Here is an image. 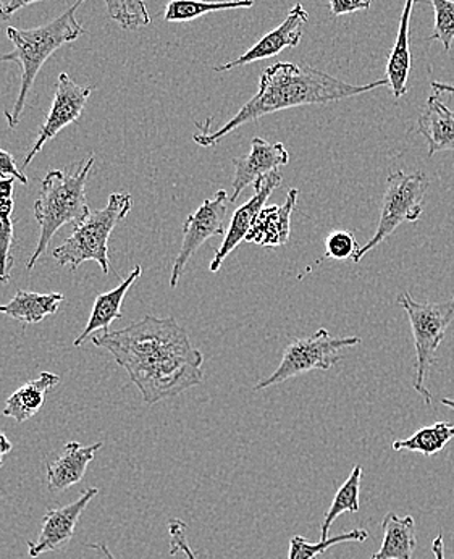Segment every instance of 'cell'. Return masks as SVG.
I'll use <instances>...</instances> for the list:
<instances>
[{
	"mask_svg": "<svg viewBox=\"0 0 454 559\" xmlns=\"http://www.w3.org/2000/svg\"><path fill=\"white\" fill-rule=\"evenodd\" d=\"M140 390L146 404L180 395L204 380V356L175 318H146L117 332L93 336Z\"/></svg>",
	"mask_w": 454,
	"mask_h": 559,
	"instance_id": "cell-1",
	"label": "cell"
},
{
	"mask_svg": "<svg viewBox=\"0 0 454 559\" xmlns=\"http://www.w3.org/2000/svg\"><path fill=\"white\" fill-rule=\"evenodd\" d=\"M389 80H377L373 83L356 84L346 83L312 69L308 66H296V63L277 62L267 67L259 79L258 93L249 99L237 116L224 127L211 133L212 119L204 123L198 121L196 127L201 133L194 134V143L203 147H212L220 143L228 133L255 121L268 114L282 112V110L295 109V107L314 106V104L336 103V100L349 99V97L361 96L371 93L380 86H386Z\"/></svg>",
	"mask_w": 454,
	"mask_h": 559,
	"instance_id": "cell-2",
	"label": "cell"
},
{
	"mask_svg": "<svg viewBox=\"0 0 454 559\" xmlns=\"http://www.w3.org/2000/svg\"><path fill=\"white\" fill-rule=\"evenodd\" d=\"M83 2L86 0H76L67 12L39 28L19 29L13 26L7 28V38L13 44V49L0 56V62H13L22 69L19 97L13 104V109L5 112L10 128H16L20 123L29 91L47 59L60 47L73 43L86 33L76 20V10Z\"/></svg>",
	"mask_w": 454,
	"mask_h": 559,
	"instance_id": "cell-3",
	"label": "cell"
},
{
	"mask_svg": "<svg viewBox=\"0 0 454 559\" xmlns=\"http://www.w3.org/2000/svg\"><path fill=\"white\" fill-rule=\"evenodd\" d=\"M94 156L73 170H49L44 177L41 191L35 202V217L39 225V240L29 258L28 271L35 269L36 262L49 249L50 241L63 225L82 224L89 215L86 198V183Z\"/></svg>",
	"mask_w": 454,
	"mask_h": 559,
	"instance_id": "cell-4",
	"label": "cell"
},
{
	"mask_svg": "<svg viewBox=\"0 0 454 559\" xmlns=\"http://www.w3.org/2000/svg\"><path fill=\"white\" fill-rule=\"evenodd\" d=\"M133 197L128 193H112L107 205L89 212L82 224L73 227L72 235L63 245L53 249L52 255L62 267L70 265L75 271L83 262L96 261L104 274L110 272L109 238L113 228L130 214Z\"/></svg>",
	"mask_w": 454,
	"mask_h": 559,
	"instance_id": "cell-5",
	"label": "cell"
},
{
	"mask_svg": "<svg viewBox=\"0 0 454 559\" xmlns=\"http://www.w3.org/2000/svg\"><path fill=\"white\" fill-rule=\"evenodd\" d=\"M398 305L405 309L411 323L416 348L414 390L427 404H432L433 396L426 386V380L435 364L437 349L445 340L446 330L454 322V296L440 302H417L406 292L398 296Z\"/></svg>",
	"mask_w": 454,
	"mask_h": 559,
	"instance_id": "cell-6",
	"label": "cell"
},
{
	"mask_svg": "<svg viewBox=\"0 0 454 559\" xmlns=\"http://www.w3.org/2000/svg\"><path fill=\"white\" fill-rule=\"evenodd\" d=\"M429 190V178L423 171H395L386 180V190L383 194L382 212L375 234L368 245L359 249L358 254L351 259L359 264L368 252L395 234L396 228L405 222L419 221L423 212V200Z\"/></svg>",
	"mask_w": 454,
	"mask_h": 559,
	"instance_id": "cell-7",
	"label": "cell"
},
{
	"mask_svg": "<svg viewBox=\"0 0 454 559\" xmlns=\"http://www.w3.org/2000/svg\"><path fill=\"white\" fill-rule=\"evenodd\" d=\"M361 338L358 336H345L336 338L328 333V330L319 329L314 335L306 338H296L288 343L280 366L268 379L262 380L254 386V392L268 389V386L280 385L292 377L302 376L311 370H328L338 364L343 358L342 352L345 348L359 345Z\"/></svg>",
	"mask_w": 454,
	"mask_h": 559,
	"instance_id": "cell-8",
	"label": "cell"
},
{
	"mask_svg": "<svg viewBox=\"0 0 454 559\" xmlns=\"http://www.w3.org/2000/svg\"><path fill=\"white\" fill-rule=\"evenodd\" d=\"M228 198L227 191L220 190L215 193L212 200H206L200 205L196 212L190 215L184 222L183 241H181L180 252L175 259L171 267L170 286L177 288L183 275L190 259L196 254L198 249L212 237L225 234V224H227Z\"/></svg>",
	"mask_w": 454,
	"mask_h": 559,
	"instance_id": "cell-9",
	"label": "cell"
},
{
	"mask_svg": "<svg viewBox=\"0 0 454 559\" xmlns=\"http://www.w3.org/2000/svg\"><path fill=\"white\" fill-rule=\"evenodd\" d=\"M91 93H93L91 86H80L67 73H60L59 80H57L52 107H50L49 114H47L46 120H44L35 144H33L32 150L28 151L25 159H23L25 167H28L33 159L41 153L47 141L53 140L63 128L80 120Z\"/></svg>",
	"mask_w": 454,
	"mask_h": 559,
	"instance_id": "cell-10",
	"label": "cell"
},
{
	"mask_svg": "<svg viewBox=\"0 0 454 559\" xmlns=\"http://www.w3.org/2000/svg\"><path fill=\"white\" fill-rule=\"evenodd\" d=\"M280 170L272 171V174L265 175V177L259 178L254 183L255 194L247 202L235 211L234 217L230 221V227H228L227 234H225L224 241H222L220 248L215 252L214 259L211 262V272L220 271L222 264L225 259L238 248L244 240H247L249 231H251L252 225H254L255 218L261 214L262 209L265 207L274 190H277L282 185Z\"/></svg>",
	"mask_w": 454,
	"mask_h": 559,
	"instance_id": "cell-11",
	"label": "cell"
},
{
	"mask_svg": "<svg viewBox=\"0 0 454 559\" xmlns=\"http://www.w3.org/2000/svg\"><path fill=\"white\" fill-rule=\"evenodd\" d=\"M97 493H99V488H87L83 491L82 497L73 503L47 511L43 518L38 538L36 542H28L29 557L38 558L39 555L47 554V551L65 548L75 535L76 525H79L84 510L97 497Z\"/></svg>",
	"mask_w": 454,
	"mask_h": 559,
	"instance_id": "cell-12",
	"label": "cell"
},
{
	"mask_svg": "<svg viewBox=\"0 0 454 559\" xmlns=\"http://www.w3.org/2000/svg\"><path fill=\"white\" fill-rule=\"evenodd\" d=\"M309 22V13L301 3H296L282 22L280 26L262 36L251 49L247 50L243 56L225 66L215 67V72H228V70L237 69V67L248 66V63L259 62V60L272 59V57L280 53L288 47H296L302 39V26Z\"/></svg>",
	"mask_w": 454,
	"mask_h": 559,
	"instance_id": "cell-13",
	"label": "cell"
},
{
	"mask_svg": "<svg viewBox=\"0 0 454 559\" xmlns=\"http://www.w3.org/2000/svg\"><path fill=\"white\" fill-rule=\"evenodd\" d=\"M289 162V153L285 144L268 143L264 138H252L251 151L248 156L234 159L235 177L231 181L230 202H237L240 194L255 181L272 171L278 170Z\"/></svg>",
	"mask_w": 454,
	"mask_h": 559,
	"instance_id": "cell-14",
	"label": "cell"
},
{
	"mask_svg": "<svg viewBox=\"0 0 454 559\" xmlns=\"http://www.w3.org/2000/svg\"><path fill=\"white\" fill-rule=\"evenodd\" d=\"M100 448H103L100 441L89 444V447H84L79 441L67 443L63 453L52 463H47V487L49 490L52 493H60V491L80 484L86 474L87 466Z\"/></svg>",
	"mask_w": 454,
	"mask_h": 559,
	"instance_id": "cell-15",
	"label": "cell"
},
{
	"mask_svg": "<svg viewBox=\"0 0 454 559\" xmlns=\"http://www.w3.org/2000/svg\"><path fill=\"white\" fill-rule=\"evenodd\" d=\"M298 197L299 191L292 188L288 191L287 201L284 204L262 209L244 241L267 246V248L287 245L291 234V214Z\"/></svg>",
	"mask_w": 454,
	"mask_h": 559,
	"instance_id": "cell-16",
	"label": "cell"
},
{
	"mask_svg": "<svg viewBox=\"0 0 454 559\" xmlns=\"http://www.w3.org/2000/svg\"><path fill=\"white\" fill-rule=\"evenodd\" d=\"M143 275V267L136 265L133 271L130 272L127 278L120 283L117 288L110 289L107 293H100L94 301L93 311H91L89 319H87L86 326L79 338L73 342L75 346H82L94 332L103 330L104 333L110 332L109 326L113 320L122 319V305L124 296L130 292L131 286L134 285L138 278Z\"/></svg>",
	"mask_w": 454,
	"mask_h": 559,
	"instance_id": "cell-17",
	"label": "cell"
},
{
	"mask_svg": "<svg viewBox=\"0 0 454 559\" xmlns=\"http://www.w3.org/2000/svg\"><path fill=\"white\" fill-rule=\"evenodd\" d=\"M417 133L426 138L429 157L454 151V112L439 96H430L427 100L417 120Z\"/></svg>",
	"mask_w": 454,
	"mask_h": 559,
	"instance_id": "cell-18",
	"label": "cell"
},
{
	"mask_svg": "<svg viewBox=\"0 0 454 559\" xmlns=\"http://www.w3.org/2000/svg\"><path fill=\"white\" fill-rule=\"evenodd\" d=\"M416 0H406L399 20L398 38L390 52L386 62V80L395 99H402L408 93L409 73H411L413 57L411 44H409V28H411V15Z\"/></svg>",
	"mask_w": 454,
	"mask_h": 559,
	"instance_id": "cell-19",
	"label": "cell"
},
{
	"mask_svg": "<svg viewBox=\"0 0 454 559\" xmlns=\"http://www.w3.org/2000/svg\"><path fill=\"white\" fill-rule=\"evenodd\" d=\"M59 383L60 377L57 373H39L36 379L29 380L9 396L2 409L3 416L12 417L19 424L26 423L39 413L44 401H46L47 392H50Z\"/></svg>",
	"mask_w": 454,
	"mask_h": 559,
	"instance_id": "cell-20",
	"label": "cell"
},
{
	"mask_svg": "<svg viewBox=\"0 0 454 559\" xmlns=\"http://www.w3.org/2000/svg\"><path fill=\"white\" fill-rule=\"evenodd\" d=\"M382 527V545L371 559H413L417 547L414 518L389 513L383 518Z\"/></svg>",
	"mask_w": 454,
	"mask_h": 559,
	"instance_id": "cell-21",
	"label": "cell"
},
{
	"mask_svg": "<svg viewBox=\"0 0 454 559\" xmlns=\"http://www.w3.org/2000/svg\"><path fill=\"white\" fill-rule=\"evenodd\" d=\"M65 296L62 293H35L19 289L12 301L0 306V314L19 320L23 325L41 323L47 316L59 311L60 302Z\"/></svg>",
	"mask_w": 454,
	"mask_h": 559,
	"instance_id": "cell-22",
	"label": "cell"
},
{
	"mask_svg": "<svg viewBox=\"0 0 454 559\" xmlns=\"http://www.w3.org/2000/svg\"><path fill=\"white\" fill-rule=\"evenodd\" d=\"M254 0H222V2H206V0H170L167 3L164 20L168 23H184L200 19L212 12L222 10L251 9Z\"/></svg>",
	"mask_w": 454,
	"mask_h": 559,
	"instance_id": "cell-23",
	"label": "cell"
},
{
	"mask_svg": "<svg viewBox=\"0 0 454 559\" xmlns=\"http://www.w3.org/2000/svg\"><path fill=\"white\" fill-rule=\"evenodd\" d=\"M454 439V426L437 423L433 426L417 430L409 439L393 441L395 451H411L429 457L445 450L446 444Z\"/></svg>",
	"mask_w": 454,
	"mask_h": 559,
	"instance_id": "cell-24",
	"label": "cell"
},
{
	"mask_svg": "<svg viewBox=\"0 0 454 559\" xmlns=\"http://www.w3.org/2000/svg\"><path fill=\"white\" fill-rule=\"evenodd\" d=\"M361 480H362V466H355V469L349 474L348 479L345 484L338 488L335 498H333L332 507L328 508L327 514H325L324 521L321 524V540L328 538V532L333 521L336 518L342 516L345 513H358L359 497H361Z\"/></svg>",
	"mask_w": 454,
	"mask_h": 559,
	"instance_id": "cell-25",
	"label": "cell"
},
{
	"mask_svg": "<svg viewBox=\"0 0 454 559\" xmlns=\"http://www.w3.org/2000/svg\"><path fill=\"white\" fill-rule=\"evenodd\" d=\"M369 538V532L366 528H355V531L345 532V534L335 535V537L319 540L318 544H309L301 535H295L289 540L288 559H315L322 557L325 551L339 544L348 542H366Z\"/></svg>",
	"mask_w": 454,
	"mask_h": 559,
	"instance_id": "cell-26",
	"label": "cell"
},
{
	"mask_svg": "<svg viewBox=\"0 0 454 559\" xmlns=\"http://www.w3.org/2000/svg\"><path fill=\"white\" fill-rule=\"evenodd\" d=\"M110 19L122 29L144 28L150 25L151 15L144 0H104Z\"/></svg>",
	"mask_w": 454,
	"mask_h": 559,
	"instance_id": "cell-27",
	"label": "cell"
},
{
	"mask_svg": "<svg viewBox=\"0 0 454 559\" xmlns=\"http://www.w3.org/2000/svg\"><path fill=\"white\" fill-rule=\"evenodd\" d=\"M432 5L435 10V25L432 35L426 40H440L445 52H450L454 40V0H432Z\"/></svg>",
	"mask_w": 454,
	"mask_h": 559,
	"instance_id": "cell-28",
	"label": "cell"
},
{
	"mask_svg": "<svg viewBox=\"0 0 454 559\" xmlns=\"http://www.w3.org/2000/svg\"><path fill=\"white\" fill-rule=\"evenodd\" d=\"M13 245L12 215L0 214V283H9L13 258L10 254Z\"/></svg>",
	"mask_w": 454,
	"mask_h": 559,
	"instance_id": "cell-29",
	"label": "cell"
},
{
	"mask_svg": "<svg viewBox=\"0 0 454 559\" xmlns=\"http://www.w3.org/2000/svg\"><path fill=\"white\" fill-rule=\"evenodd\" d=\"M358 241L349 231H333L325 240V255L336 259V261H345L353 259L359 251Z\"/></svg>",
	"mask_w": 454,
	"mask_h": 559,
	"instance_id": "cell-30",
	"label": "cell"
},
{
	"mask_svg": "<svg viewBox=\"0 0 454 559\" xmlns=\"http://www.w3.org/2000/svg\"><path fill=\"white\" fill-rule=\"evenodd\" d=\"M168 534H170V555L177 557L181 555L184 559H198L196 551L191 548L188 542V525L187 522L177 520L168 521Z\"/></svg>",
	"mask_w": 454,
	"mask_h": 559,
	"instance_id": "cell-31",
	"label": "cell"
},
{
	"mask_svg": "<svg viewBox=\"0 0 454 559\" xmlns=\"http://www.w3.org/2000/svg\"><path fill=\"white\" fill-rule=\"evenodd\" d=\"M373 0H328L333 19L371 9Z\"/></svg>",
	"mask_w": 454,
	"mask_h": 559,
	"instance_id": "cell-32",
	"label": "cell"
},
{
	"mask_svg": "<svg viewBox=\"0 0 454 559\" xmlns=\"http://www.w3.org/2000/svg\"><path fill=\"white\" fill-rule=\"evenodd\" d=\"M15 178L22 185H28V177L16 167V162L12 154L0 150V178Z\"/></svg>",
	"mask_w": 454,
	"mask_h": 559,
	"instance_id": "cell-33",
	"label": "cell"
},
{
	"mask_svg": "<svg viewBox=\"0 0 454 559\" xmlns=\"http://www.w3.org/2000/svg\"><path fill=\"white\" fill-rule=\"evenodd\" d=\"M38 2H43V0H3V2H0V19L9 20L20 9H25V7Z\"/></svg>",
	"mask_w": 454,
	"mask_h": 559,
	"instance_id": "cell-34",
	"label": "cell"
},
{
	"mask_svg": "<svg viewBox=\"0 0 454 559\" xmlns=\"http://www.w3.org/2000/svg\"><path fill=\"white\" fill-rule=\"evenodd\" d=\"M432 554L435 559H445V545H443L442 534H439L433 538Z\"/></svg>",
	"mask_w": 454,
	"mask_h": 559,
	"instance_id": "cell-35",
	"label": "cell"
},
{
	"mask_svg": "<svg viewBox=\"0 0 454 559\" xmlns=\"http://www.w3.org/2000/svg\"><path fill=\"white\" fill-rule=\"evenodd\" d=\"M13 444L10 443V440L7 439L5 433H3V430H0V467L3 466V456L5 454H9L10 451H12Z\"/></svg>",
	"mask_w": 454,
	"mask_h": 559,
	"instance_id": "cell-36",
	"label": "cell"
},
{
	"mask_svg": "<svg viewBox=\"0 0 454 559\" xmlns=\"http://www.w3.org/2000/svg\"><path fill=\"white\" fill-rule=\"evenodd\" d=\"M430 86H432V90L435 91L437 94H454V86H452V84L440 83V81H432Z\"/></svg>",
	"mask_w": 454,
	"mask_h": 559,
	"instance_id": "cell-37",
	"label": "cell"
},
{
	"mask_svg": "<svg viewBox=\"0 0 454 559\" xmlns=\"http://www.w3.org/2000/svg\"><path fill=\"white\" fill-rule=\"evenodd\" d=\"M89 548L100 551V554H103L107 559H117L112 554H110L109 547H107L106 544H91Z\"/></svg>",
	"mask_w": 454,
	"mask_h": 559,
	"instance_id": "cell-38",
	"label": "cell"
},
{
	"mask_svg": "<svg viewBox=\"0 0 454 559\" xmlns=\"http://www.w3.org/2000/svg\"><path fill=\"white\" fill-rule=\"evenodd\" d=\"M440 401H442V404H445V406H449L450 409L454 411V400H452V399H442Z\"/></svg>",
	"mask_w": 454,
	"mask_h": 559,
	"instance_id": "cell-39",
	"label": "cell"
}]
</instances>
